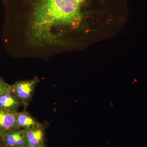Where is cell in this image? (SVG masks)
Listing matches in <instances>:
<instances>
[{
    "label": "cell",
    "mask_w": 147,
    "mask_h": 147,
    "mask_svg": "<svg viewBox=\"0 0 147 147\" xmlns=\"http://www.w3.org/2000/svg\"><path fill=\"white\" fill-rule=\"evenodd\" d=\"M87 0H8L13 19L23 22L26 45L36 50L62 45V30L78 27Z\"/></svg>",
    "instance_id": "obj_1"
},
{
    "label": "cell",
    "mask_w": 147,
    "mask_h": 147,
    "mask_svg": "<svg viewBox=\"0 0 147 147\" xmlns=\"http://www.w3.org/2000/svg\"><path fill=\"white\" fill-rule=\"evenodd\" d=\"M39 80L36 76L32 79L20 81L11 85V92L19 99L25 109L31 101Z\"/></svg>",
    "instance_id": "obj_2"
},
{
    "label": "cell",
    "mask_w": 147,
    "mask_h": 147,
    "mask_svg": "<svg viewBox=\"0 0 147 147\" xmlns=\"http://www.w3.org/2000/svg\"><path fill=\"white\" fill-rule=\"evenodd\" d=\"M25 147H38L44 144V132L42 126L24 129Z\"/></svg>",
    "instance_id": "obj_3"
},
{
    "label": "cell",
    "mask_w": 147,
    "mask_h": 147,
    "mask_svg": "<svg viewBox=\"0 0 147 147\" xmlns=\"http://www.w3.org/2000/svg\"><path fill=\"white\" fill-rule=\"evenodd\" d=\"M16 113L0 108V137L18 129L16 125Z\"/></svg>",
    "instance_id": "obj_4"
},
{
    "label": "cell",
    "mask_w": 147,
    "mask_h": 147,
    "mask_svg": "<svg viewBox=\"0 0 147 147\" xmlns=\"http://www.w3.org/2000/svg\"><path fill=\"white\" fill-rule=\"evenodd\" d=\"M16 120L17 128L20 129H30L42 126L41 124L26 111L16 112Z\"/></svg>",
    "instance_id": "obj_5"
},
{
    "label": "cell",
    "mask_w": 147,
    "mask_h": 147,
    "mask_svg": "<svg viewBox=\"0 0 147 147\" xmlns=\"http://www.w3.org/2000/svg\"><path fill=\"white\" fill-rule=\"evenodd\" d=\"M5 146L25 147L23 129H16L0 137Z\"/></svg>",
    "instance_id": "obj_6"
},
{
    "label": "cell",
    "mask_w": 147,
    "mask_h": 147,
    "mask_svg": "<svg viewBox=\"0 0 147 147\" xmlns=\"http://www.w3.org/2000/svg\"><path fill=\"white\" fill-rule=\"evenodd\" d=\"M21 104L19 99L11 92L0 95V108L16 112Z\"/></svg>",
    "instance_id": "obj_7"
},
{
    "label": "cell",
    "mask_w": 147,
    "mask_h": 147,
    "mask_svg": "<svg viewBox=\"0 0 147 147\" xmlns=\"http://www.w3.org/2000/svg\"><path fill=\"white\" fill-rule=\"evenodd\" d=\"M11 92V85L7 84L0 78V95Z\"/></svg>",
    "instance_id": "obj_8"
},
{
    "label": "cell",
    "mask_w": 147,
    "mask_h": 147,
    "mask_svg": "<svg viewBox=\"0 0 147 147\" xmlns=\"http://www.w3.org/2000/svg\"><path fill=\"white\" fill-rule=\"evenodd\" d=\"M5 146L3 142H2L1 139L0 138V147H4Z\"/></svg>",
    "instance_id": "obj_9"
},
{
    "label": "cell",
    "mask_w": 147,
    "mask_h": 147,
    "mask_svg": "<svg viewBox=\"0 0 147 147\" xmlns=\"http://www.w3.org/2000/svg\"><path fill=\"white\" fill-rule=\"evenodd\" d=\"M4 147H20L16 146H5Z\"/></svg>",
    "instance_id": "obj_10"
},
{
    "label": "cell",
    "mask_w": 147,
    "mask_h": 147,
    "mask_svg": "<svg viewBox=\"0 0 147 147\" xmlns=\"http://www.w3.org/2000/svg\"><path fill=\"white\" fill-rule=\"evenodd\" d=\"M38 147H45V145L44 144L42 145V146H39Z\"/></svg>",
    "instance_id": "obj_11"
}]
</instances>
